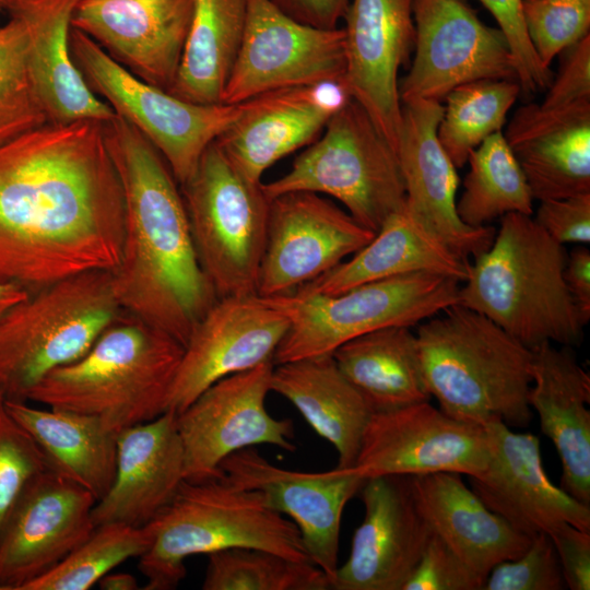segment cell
<instances>
[{
  "mask_svg": "<svg viewBox=\"0 0 590 590\" xmlns=\"http://www.w3.org/2000/svg\"><path fill=\"white\" fill-rule=\"evenodd\" d=\"M70 49L91 90L154 145L180 185L193 174L206 148L239 121L258 97L236 104L182 101L134 76L72 26Z\"/></svg>",
  "mask_w": 590,
  "mask_h": 590,
  "instance_id": "cell-11",
  "label": "cell"
},
{
  "mask_svg": "<svg viewBox=\"0 0 590 590\" xmlns=\"http://www.w3.org/2000/svg\"><path fill=\"white\" fill-rule=\"evenodd\" d=\"M528 401L562 463L560 487L590 506V376L573 346L533 351Z\"/></svg>",
  "mask_w": 590,
  "mask_h": 590,
  "instance_id": "cell-27",
  "label": "cell"
},
{
  "mask_svg": "<svg viewBox=\"0 0 590 590\" xmlns=\"http://www.w3.org/2000/svg\"><path fill=\"white\" fill-rule=\"evenodd\" d=\"M351 98L341 82L266 93L215 142L243 176L260 184L274 163L315 141Z\"/></svg>",
  "mask_w": 590,
  "mask_h": 590,
  "instance_id": "cell-25",
  "label": "cell"
},
{
  "mask_svg": "<svg viewBox=\"0 0 590 590\" xmlns=\"http://www.w3.org/2000/svg\"><path fill=\"white\" fill-rule=\"evenodd\" d=\"M287 329L286 316L262 296L217 298L184 346L168 411L179 413L217 380L273 361Z\"/></svg>",
  "mask_w": 590,
  "mask_h": 590,
  "instance_id": "cell-18",
  "label": "cell"
},
{
  "mask_svg": "<svg viewBox=\"0 0 590 590\" xmlns=\"http://www.w3.org/2000/svg\"><path fill=\"white\" fill-rule=\"evenodd\" d=\"M184 481L185 453L176 412L166 411L120 430L113 484L92 510L95 527L109 522L145 526Z\"/></svg>",
  "mask_w": 590,
  "mask_h": 590,
  "instance_id": "cell-26",
  "label": "cell"
},
{
  "mask_svg": "<svg viewBox=\"0 0 590 590\" xmlns=\"http://www.w3.org/2000/svg\"><path fill=\"white\" fill-rule=\"evenodd\" d=\"M97 583L103 590L138 589L137 578L128 573H108Z\"/></svg>",
  "mask_w": 590,
  "mask_h": 590,
  "instance_id": "cell-51",
  "label": "cell"
},
{
  "mask_svg": "<svg viewBox=\"0 0 590 590\" xmlns=\"http://www.w3.org/2000/svg\"><path fill=\"white\" fill-rule=\"evenodd\" d=\"M567 253L532 215L506 214L491 246L469 263L459 304L531 351L547 342L577 346L586 324L564 281Z\"/></svg>",
  "mask_w": 590,
  "mask_h": 590,
  "instance_id": "cell-3",
  "label": "cell"
},
{
  "mask_svg": "<svg viewBox=\"0 0 590 590\" xmlns=\"http://www.w3.org/2000/svg\"><path fill=\"white\" fill-rule=\"evenodd\" d=\"M413 20L414 57L399 83L402 104L442 103L453 88L473 81H517L505 35L483 23L465 0H413Z\"/></svg>",
  "mask_w": 590,
  "mask_h": 590,
  "instance_id": "cell-12",
  "label": "cell"
},
{
  "mask_svg": "<svg viewBox=\"0 0 590 590\" xmlns=\"http://www.w3.org/2000/svg\"><path fill=\"white\" fill-rule=\"evenodd\" d=\"M491 453L486 426L456 420L426 401L373 413L353 468L365 479L437 472L476 476Z\"/></svg>",
  "mask_w": 590,
  "mask_h": 590,
  "instance_id": "cell-15",
  "label": "cell"
},
{
  "mask_svg": "<svg viewBox=\"0 0 590 590\" xmlns=\"http://www.w3.org/2000/svg\"><path fill=\"white\" fill-rule=\"evenodd\" d=\"M492 13L505 35L516 64L521 92L532 94L548 86L550 68L539 60L527 34L522 0H479Z\"/></svg>",
  "mask_w": 590,
  "mask_h": 590,
  "instance_id": "cell-44",
  "label": "cell"
},
{
  "mask_svg": "<svg viewBox=\"0 0 590 590\" xmlns=\"http://www.w3.org/2000/svg\"><path fill=\"white\" fill-rule=\"evenodd\" d=\"M184 345L121 312L78 359L46 374L27 400L99 418L119 433L168 411Z\"/></svg>",
  "mask_w": 590,
  "mask_h": 590,
  "instance_id": "cell-5",
  "label": "cell"
},
{
  "mask_svg": "<svg viewBox=\"0 0 590 590\" xmlns=\"http://www.w3.org/2000/svg\"><path fill=\"white\" fill-rule=\"evenodd\" d=\"M343 28L296 22L271 0H248L243 42L222 103L266 93L339 83L345 74Z\"/></svg>",
  "mask_w": 590,
  "mask_h": 590,
  "instance_id": "cell-13",
  "label": "cell"
},
{
  "mask_svg": "<svg viewBox=\"0 0 590 590\" xmlns=\"http://www.w3.org/2000/svg\"><path fill=\"white\" fill-rule=\"evenodd\" d=\"M103 127L125 204L121 257L110 271L116 298L185 346L217 296L198 260L181 191L132 123L116 115Z\"/></svg>",
  "mask_w": 590,
  "mask_h": 590,
  "instance_id": "cell-2",
  "label": "cell"
},
{
  "mask_svg": "<svg viewBox=\"0 0 590 590\" xmlns=\"http://www.w3.org/2000/svg\"><path fill=\"white\" fill-rule=\"evenodd\" d=\"M504 135L534 200L590 193V101L559 110L523 106Z\"/></svg>",
  "mask_w": 590,
  "mask_h": 590,
  "instance_id": "cell-29",
  "label": "cell"
},
{
  "mask_svg": "<svg viewBox=\"0 0 590 590\" xmlns=\"http://www.w3.org/2000/svg\"><path fill=\"white\" fill-rule=\"evenodd\" d=\"M552 539L566 583L570 590L590 589V532L570 524L557 528Z\"/></svg>",
  "mask_w": 590,
  "mask_h": 590,
  "instance_id": "cell-48",
  "label": "cell"
},
{
  "mask_svg": "<svg viewBox=\"0 0 590 590\" xmlns=\"http://www.w3.org/2000/svg\"><path fill=\"white\" fill-rule=\"evenodd\" d=\"M268 199L306 191L339 200L362 226L376 233L405 205L397 153L353 98L335 111L321 138L283 176L262 182Z\"/></svg>",
  "mask_w": 590,
  "mask_h": 590,
  "instance_id": "cell-9",
  "label": "cell"
},
{
  "mask_svg": "<svg viewBox=\"0 0 590 590\" xmlns=\"http://www.w3.org/2000/svg\"><path fill=\"white\" fill-rule=\"evenodd\" d=\"M248 0H193V13L172 95L194 104H220L234 68Z\"/></svg>",
  "mask_w": 590,
  "mask_h": 590,
  "instance_id": "cell-35",
  "label": "cell"
},
{
  "mask_svg": "<svg viewBox=\"0 0 590 590\" xmlns=\"http://www.w3.org/2000/svg\"><path fill=\"white\" fill-rule=\"evenodd\" d=\"M467 163L463 192L456 203L463 223L482 227L506 214H533L529 184L502 131L472 150Z\"/></svg>",
  "mask_w": 590,
  "mask_h": 590,
  "instance_id": "cell-36",
  "label": "cell"
},
{
  "mask_svg": "<svg viewBox=\"0 0 590 590\" xmlns=\"http://www.w3.org/2000/svg\"><path fill=\"white\" fill-rule=\"evenodd\" d=\"M203 590H328L330 579L310 562L256 547L208 554Z\"/></svg>",
  "mask_w": 590,
  "mask_h": 590,
  "instance_id": "cell-38",
  "label": "cell"
},
{
  "mask_svg": "<svg viewBox=\"0 0 590 590\" xmlns=\"http://www.w3.org/2000/svg\"><path fill=\"white\" fill-rule=\"evenodd\" d=\"M484 426L492 439L491 459L483 473L469 480L485 506L530 538L550 535L564 524L590 532V506L547 477L538 436L515 433L500 421Z\"/></svg>",
  "mask_w": 590,
  "mask_h": 590,
  "instance_id": "cell-22",
  "label": "cell"
},
{
  "mask_svg": "<svg viewBox=\"0 0 590 590\" xmlns=\"http://www.w3.org/2000/svg\"><path fill=\"white\" fill-rule=\"evenodd\" d=\"M343 20L342 84L397 153L402 123L398 74L414 48L413 0H351Z\"/></svg>",
  "mask_w": 590,
  "mask_h": 590,
  "instance_id": "cell-21",
  "label": "cell"
},
{
  "mask_svg": "<svg viewBox=\"0 0 590 590\" xmlns=\"http://www.w3.org/2000/svg\"><path fill=\"white\" fill-rule=\"evenodd\" d=\"M273 366L269 361L224 377L177 413L185 480L222 476L223 460L245 448L271 445L295 451L293 423L271 416L266 409Z\"/></svg>",
  "mask_w": 590,
  "mask_h": 590,
  "instance_id": "cell-14",
  "label": "cell"
},
{
  "mask_svg": "<svg viewBox=\"0 0 590 590\" xmlns=\"http://www.w3.org/2000/svg\"><path fill=\"white\" fill-rule=\"evenodd\" d=\"M145 527L151 544L139 557L145 590L176 589L189 556L231 547H256L312 563L288 518L272 509L261 493L239 487L224 475L185 480Z\"/></svg>",
  "mask_w": 590,
  "mask_h": 590,
  "instance_id": "cell-6",
  "label": "cell"
},
{
  "mask_svg": "<svg viewBox=\"0 0 590 590\" xmlns=\"http://www.w3.org/2000/svg\"><path fill=\"white\" fill-rule=\"evenodd\" d=\"M458 281L417 272L359 284L337 294L303 290L264 297L288 319L273 363L332 354L370 331L412 327L459 304Z\"/></svg>",
  "mask_w": 590,
  "mask_h": 590,
  "instance_id": "cell-8",
  "label": "cell"
},
{
  "mask_svg": "<svg viewBox=\"0 0 590 590\" xmlns=\"http://www.w3.org/2000/svg\"><path fill=\"white\" fill-rule=\"evenodd\" d=\"M359 493L364 518L331 589L402 590L433 535L417 506L412 476L367 477Z\"/></svg>",
  "mask_w": 590,
  "mask_h": 590,
  "instance_id": "cell-20",
  "label": "cell"
},
{
  "mask_svg": "<svg viewBox=\"0 0 590 590\" xmlns=\"http://www.w3.org/2000/svg\"><path fill=\"white\" fill-rule=\"evenodd\" d=\"M150 544L151 534L145 526L119 522L96 526L61 562L20 590H87L123 562L139 558Z\"/></svg>",
  "mask_w": 590,
  "mask_h": 590,
  "instance_id": "cell-39",
  "label": "cell"
},
{
  "mask_svg": "<svg viewBox=\"0 0 590 590\" xmlns=\"http://www.w3.org/2000/svg\"><path fill=\"white\" fill-rule=\"evenodd\" d=\"M522 14L530 43L546 68L590 35V0H522Z\"/></svg>",
  "mask_w": 590,
  "mask_h": 590,
  "instance_id": "cell-41",
  "label": "cell"
},
{
  "mask_svg": "<svg viewBox=\"0 0 590 590\" xmlns=\"http://www.w3.org/2000/svg\"><path fill=\"white\" fill-rule=\"evenodd\" d=\"M3 0H0V5L2 4Z\"/></svg>",
  "mask_w": 590,
  "mask_h": 590,
  "instance_id": "cell-53",
  "label": "cell"
},
{
  "mask_svg": "<svg viewBox=\"0 0 590 590\" xmlns=\"http://www.w3.org/2000/svg\"><path fill=\"white\" fill-rule=\"evenodd\" d=\"M12 416L44 452L48 469L76 483L99 500L116 471L118 433L99 418L62 409H38L8 400Z\"/></svg>",
  "mask_w": 590,
  "mask_h": 590,
  "instance_id": "cell-33",
  "label": "cell"
},
{
  "mask_svg": "<svg viewBox=\"0 0 590 590\" xmlns=\"http://www.w3.org/2000/svg\"><path fill=\"white\" fill-rule=\"evenodd\" d=\"M442 110V103L435 101L402 104L397 156L405 187V206L451 250L469 260L491 246L495 229L488 225L469 226L457 213V167L437 137Z\"/></svg>",
  "mask_w": 590,
  "mask_h": 590,
  "instance_id": "cell-24",
  "label": "cell"
},
{
  "mask_svg": "<svg viewBox=\"0 0 590 590\" xmlns=\"http://www.w3.org/2000/svg\"><path fill=\"white\" fill-rule=\"evenodd\" d=\"M555 241L586 245L590 243V193L541 201L534 217Z\"/></svg>",
  "mask_w": 590,
  "mask_h": 590,
  "instance_id": "cell-47",
  "label": "cell"
},
{
  "mask_svg": "<svg viewBox=\"0 0 590 590\" xmlns=\"http://www.w3.org/2000/svg\"><path fill=\"white\" fill-rule=\"evenodd\" d=\"M121 310L106 270L30 291L0 320V390L27 401L46 374L85 354Z\"/></svg>",
  "mask_w": 590,
  "mask_h": 590,
  "instance_id": "cell-7",
  "label": "cell"
},
{
  "mask_svg": "<svg viewBox=\"0 0 590 590\" xmlns=\"http://www.w3.org/2000/svg\"><path fill=\"white\" fill-rule=\"evenodd\" d=\"M427 390L447 415L471 424L527 427L533 352L460 304L418 323Z\"/></svg>",
  "mask_w": 590,
  "mask_h": 590,
  "instance_id": "cell-4",
  "label": "cell"
},
{
  "mask_svg": "<svg viewBox=\"0 0 590 590\" xmlns=\"http://www.w3.org/2000/svg\"><path fill=\"white\" fill-rule=\"evenodd\" d=\"M233 484L262 494L267 504L296 526L311 562L330 579L339 567L341 519L365 477L352 468L299 472L268 461L256 448L238 450L221 463Z\"/></svg>",
  "mask_w": 590,
  "mask_h": 590,
  "instance_id": "cell-17",
  "label": "cell"
},
{
  "mask_svg": "<svg viewBox=\"0 0 590 590\" xmlns=\"http://www.w3.org/2000/svg\"><path fill=\"white\" fill-rule=\"evenodd\" d=\"M262 182L243 176L214 141L180 185L197 257L217 298L257 294L270 204Z\"/></svg>",
  "mask_w": 590,
  "mask_h": 590,
  "instance_id": "cell-10",
  "label": "cell"
},
{
  "mask_svg": "<svg viewBox=\"0 0 590 590\" xmlns=\"http://www.w3.org/2000/svg\"><path fill=\"white\" fill-rule=\"evenodd\" d=\"M103 122L47 123L0 145L1 283L30 292L118 266L125 204Z\"/></svg>",
  "mask_w": 590,
  "mask_h": 590,
  "instance_id": "cell-1",
  "label": "cell"
},
{
  "mask_svg": "<svg viewBox=\"0 0 590 590\" xmlns=\"http://www.w3.org/2000/svg\"><path fill=\"white\" fill-rule=\"evenodd\" d=\"M374 235L322 194L295 191L270 199L257 295L279 296L310 283Z\"/></svg>",
  "mask_w": 590,
  "mask_h": 590,
  "instance_id": "cell-16",
  "label": "cell"
},
{
  "mask_svg": "<svg viewBox=\"0 0 590 590\" xmlns=\"http://www.w3.org/2000/svg\"><path fill=\"white\" fill-rule=\"evenodd\" d=\"M28 293L22 286L0 282V320L12 306L24 299Z\"/></svg>",
  "mask_w": 590,
  "mask_h": 590,
  "instance_id": "cell-52",
  "label": "cell"
},
{
  "mask_svg": "<svg viewBox=\"0 0 590 590\" xmlns=\"http://www.w3.org/2000/svg\"><path fill=\"white\" fill-rule=\"evenodd\" d=\"M270 387L334 447L337 467H354L373 413L341 374L332 354L274 364Z\"/></svg>",
  "mask_w": 590,
  "mask_h": 590,
  "instance_id": "cell-32",
  "label": "cell"
},
{
  "mask_svg": "<svg viewBox=\"0 0 590 590\" xmlns=\"http://www.w3.org/2000/svg\"><path fill=\"white\" fill-rule=\"evenodd\" d=\"M47 123L30 69L25 28L10 17L0 26V145Z\"/></svg>",
  "mask_w": 590,
  "mask_h": 590,
  "instance_id": "cell-40",
  "label": "cell"
},
{
  "mask_svg": "<svg viewBox=\"0 0 590 590\" xmlns=\"http://www.w3.org/2000/svg\"><path fill=\"white\" fill-rule=\"evenodd\" d=\"M192 13L193 0H80L71 26L134 76L168 92Z\"/></svg>",
  "mask_w": 590,
  "mask_h": 590,
  "instance_id": "cell-23",
  "label": "cell"
},
{
  "mask_svg": "<svg viewBox=\"0 0 590 590\" xmlns=\"http://www.w3.org/2000/svg\"><path fill=\"white\" fill-rule=\"evenodd\" d=\"M564 281L585 324L590 320V250L583 245L569 253L564 268Z\"/></svg>",
  "mask_w": 590,
  "mask_h": 590,
  "instance_id": "cell-50",
  "label": "cell"
},
{
  "mask_svg": "<svg viewBox=\"0 0 590 590\" xmlns=\"http://www.w3.org/2000/svg\"><path fill=\"white\" fill-rule=\"evenodd\" d=\"M296 22L321 30H333L342 20L351 0H271Z\"/></svg>",
  "mask_w": 590,
  "mask_h": 590,
  "instance_id": "cell-49",
  "label": "cell"
},
{
  "mask_svg": "<svg viewBox=\"0 0 590 590\" xmlns=\"http://www.w3.org/2000/svg\"><path fill=\"white\" fill-rule=\"evenodd\" d=\"M566 583L554 543L548 534L531 539L517 558L497 564L483 590H563Z\"/></svg>",
  "mask_w": 590,
  "mask_h": 590,
  "instance_id": "cell-43",
  "label": "cell"
},
{
  "mask_svg": "<svg viewBox=\"0 0 590 590\" xmlns=\"http://www.w3.org/2000/svg\"><path fill=\"white\" fill-rule=\"evenodd\" d=\"M469 263L404 205L384 222L362 249L297 290L337 294L367 282L417 272L439 274L463 283Z\"/></svg>",
  "mask_w": 590,
  "mask_h": 590,
  "instance_id": "cell-31",
  "label": "cell"
},
{
  "mask_svg": "<svg viewBox=\"0 0 590 590\" xmlns=\"http://www.w3.org/2000/svg\"><path fill=\"white\" fill-rule=\"evenodd\" d=\"M94 496L50 469L23 489L0 531V590L55 567L95 529Z\"/></svg>",
  "mask_w": 590,
  "mask_h": 590,
  "instance_id": "cell-19",
  "label": "cell"
},
{
  "mask_svg": "<svg viewBox=\"0 0 590 590\" xmlns=\"http://www.w3.org/2000/svg\"><path fill=\"white\" fill-rule=\"evenodd\" d=\"M80 0H3L24 26L32 78L49 123L107 121L116 116L87 85L70 49L73 12Z\"/></svg>",
  "mask_w": 590,
  "mask_h": 590,
  "instance_id": "cell-28",
  "label": "cell"
},
{
  "mask_svg": "<svg viewBox=\"0 0 590 590\" xmlns=\"http://www.w3.org/2000/svg\"><path fill=\"white\" fill-rule=\"evenodd\" d=\"M461 475L412 476L413 491L433 533L485 581L497 564L520 556L532 538L487 508Z\"/></svg>",
  "mask_w": 590,
  "mask_h": 590,
  "instance_id": "cell-30",
  "label": "cell"
},
{
  "mask_svg": "<svg viewBox=\"0 0 590 590\" xmlns=\"http://www.w3.org/2000/svg\"><path fill=\"white\" fill-rule=\"evenodd\" d=\"M557 74L548 84L542 110H559L590 101V35L562 52Z\"/></svg>",
  "mask_w": 590,
  "mask_h": 590,
  "instance_id": "cell-46",
  "label": "cell"
},
{
  "mask_svg": "<svg viewBox=\"0 0 590 590\" xmlns=\"http://www.w3.org/2000/svg\"><path fill=\"white\" fill-rule=\"evenodd\" d=\"M520 92L516 80H479L446 96L437 137L457 168L486 138L502 131Z\"/></svg>",
  "mask_w": 590,
  "mask_h": 590,
  "instance_id": "cell-37",
  "label": "cell"
},
{
  "mask_svg": "<svg viewBox=\"0 0 590 590\" xmlns=\"http://www.w3.org/2000/svg\"><path fill=\"white\" fill-rule=\"evenodd\" d=\"M485 581L433 533L402 590H483Z\"/></svg>",
  "mask_w": 590,
  "mask_h": 590,
  "instance_id": "cell-45",
  "label": "cell"
},
{
  "mask_svg": "<svg viewBox=\"0 0 590 590\" xmlns=\"http://www.w3.org/2000/svg\"><path fill=\"white\" fill-rule=\"evenodd\" d=\"M332 356L371 413L432 399L411 327L390 326L370 331L340 345Z\"/></svg>",
  "mask_w": 590,
  "mask_h": 590,
  "instance_id": "cell-34",
  "label": "cell"
},
{
  "mask_svg": "<svg viewBox=\"0 0 590 590\" xmlns=\"http://www.w3.org/2000/svg\"><path fill=\"white\" fill-rule=\"evenodd\" d=\"M46 469L44 452L9 412L0 390V531L25 486Z\"/></svg>",
  "mask_w": 590,
  "mask_h": 590,
  "instance_id": "cell-42",
  "label": "cell"
}]
</instances>
